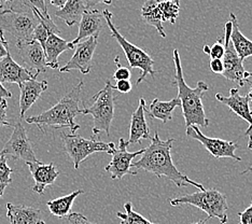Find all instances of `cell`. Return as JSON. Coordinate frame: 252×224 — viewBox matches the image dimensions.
I'll return each mask as SVG.
<instances>
[{
    "mask_svg": "<svg viewBox=\"0 0 252 224\" xmlns=\"http://www.w3.org/2000/svg\"><path fill=\"white\" fill-rule=\"evenodd\" d=\"M141 16L149 25L156 28L158 32L159 33V36L162 38H166V32L163 27L161 12H159L158 9V1H156V0H149V1H146L141 8Z\"/></svg>",
    "mask_w": 252,
    "mask_h": 224,
    "instance_id": "4316f807",
    "label": "cell"
},
{
    "mask_svg": "<svg viewBox=\"0 0 252 224\" xmlns=\"http://www.w3.org/2000/svg\"><path fill=\"white\" fill-rule=\"evenodd\" d=\"M179 106H181V102L178 97L169 101H162L158 98H156L149 105L146 103L144 109L145 112H147L151 119H157L162 121L163 123H166L173 119V111L175 108Z\"/></svg>",
    "mask_w": 252,
    "mask_h": 224,
    "instance_id": "d4e9b609",
    "label": "cell"
},
{
    "mask_svg": "<svg viewBox=\"0 0 252 224\" xmlns=\"http://www.w3.org/2000/svg\"><path fill=\"white\" fill-rule=\"evenodd\" d=\"M49 36H50V33L47 31V28L39 23L37 27L35 28V31H33V32H32V40L33 41H37L43 49Z\"/></svg>",
    "mask_w": 252,
    "mask_h": 224,
    "instance_id": "4dcf8cb0",
    "label": "cell"
},
{
    "mask_svg": "<svg viewBox=\"0 0 252 224\" xmlns=\"http://www.w3.org/2000/svg\"><path fill=\"white\" fill-rule=\"evenodd\" d=\"M83 193H84L83 190H77V191H74L68 195H65V196L49 200L47 203V206L52 215L59 218H66L70 214L74 199H76L79 195H81Z\"/></svg>",
    "mask_w": 252,
    "mask_h": 224,
    "instance_id": "484cf974",
    "label": "cell"
},
{
    "mask_svg": "<svg viewBox=\"0 0 252 224\" xmlns=\"http://www.w3.org/2000/svg\"><path fill=\"white\" fill-rule=\"evenodd\" d=\"M98 3L111 4V1H90V0H68L65 7L59 9L55 16L64 21L67 26H73L76 23L81 21L82 15L88 10L93 9Z\"/></svg>",
    "mask_w": 252,
    "mask_h": 224,
    "instance_id": "ac0fdd59",
    "label": "cell"
},
{
    "mask_svg": "<svg viewBox=\"0 0 252 224\" xmlns=\"http://www.w3.org/2000/svg\"><path fill=\"white\" fill-rule=\"evenodd\" d=\"M16 48L19 50L22 62L24 63L25 68L33 73L40 74L41 72L47 71V61H45L44 51L41 45L37 41H25V42H16Z\"/></svg>",
    "mask_w": 252,
    "mask_h": 224,
    "instance_id": "5bb4252c",
    "label": "cell"
},
{
    "mask_svg": "<svg viewBox=\"0 0 252 224\" xmlns=\"http://www.w3.org/2000/svg\"><path fill=\"white\" fill-rule=\"evenodd\" d=\"M204 52L207 55H209V52H210V47H209V45H205V47H204Z\"/></svg>",
    "mask_w": 252,
    "mask_h": 224,
    "instance_id": "f6af8a7d",
    "label": "cell"
},
{
    "mask_svg": "<svg viewBox=\"0 0 252 224\" xmlns=\"http://www.w3.org/2000/svg\"><path fill=\"white\" fill-rule=\"evenodd\" d=\"M169 203L174 207L192 205L206 212L208 218H216L221 224H226L227 222L228 207L226 196L217 189L203 190L177 198H171Z\"/></svg>",
    "mask_w": 252,
    "mask_h": 224,
    "instance_id": "5b68a950",
    "label": "cell"
},
{
    "mask_svg": "<svg viewBox=\"0 0 252 224\" xmlns=\"http://www.w3.org/2000/svg\"><path fill=\"white\" fill-rule=\"evenodd\" d=\"M12 172L13 170L7 164V158H0V198L2 197L5 188L12 182V178H11Z\"/></svg>",
    "mask_w": 252,
    "mask_h": 224,
    "instance_id": "f546056e",
    "label": "cell"
},
{
    "mask_svg": "<svg viewBox=\"0 0 252 224\" xmlns=\"http://www.w3.org/2000/svg\"><path fill=\"white\" fill-rule=\"evenodd\" d=\"M251 86H250V90H249V93L247 94L248 95V97H249V99H250V102H252V82H250L249 83Z\"/></svg>",
    "mask_w": 252,
    "mask_h": 224,
    "instance_id": "ee69618b",
    "label": "cell"
},
{
    "mask_svg": "<svg viewBox=\"0 0 252 224\" xmlns=\"http://www.w3.org/2000/svg\"><path fill=\"white\" fill-rule=\"evenodd\" d=\"M93 105L82 109L81 114H90L93 117V135L92 139L96 140L100 133L110 135V128L114 117V95L111 82L106 81L105 86L93 97Z\"/></svg>",
    "mask_w": 252,
    "mask_h": 224,
    "instance_id": "52a82bcc",
    "label": "cell"
},
{
    "mask_svg": "<svg viewBox=\"0 0 252 224\" xmlns=\"http://www.w3.org/2000/svg\"><path fill=\"white\" fill-rule=\"evenodd\" d=\"M66 2H67L66 0H51V4L55 5V7H57L59 9L64 8Z\"/></svg>",
    "mask_w": 252,
    "mask_h": 224,
    "instance_id": "60d3db41",
    "label": "cell"
},
{
    "mask_svg": "<svg viewBox=\"0 0 252 224\" xmlns=\"http://www.w3.org/2000/svg\"><path fill=\"white\" fill-rule=\"evenodd\" d=\"M186 134L188 137L202 143L206 150L213 155L215 159L228 158L236 160L238 162L242 160V158L235 153L238 149V143L235 141H227L219 139V138H210L205 136L197 126H190V128H188Z\"/></svg>",
    "mask_w": 252,
    "mask_h": 224,
    "instance_id": "7c38bea8",
    "label": "cell"
},
{
    "mask_svg": "<svg viewBox=\"0 0 252 224\" xmlns=\"http://www.w3.org/2000/svg\"><path fill=\"white\" fill-rule=\"evenodd\" d=\"M7 109H8L7 100L0 99V128H1L2 126H11V124L8 122Z\"/></svg>",
    "mask_w": 252,
    "mask_h": 224,
    "instance_id": "e575fe53",
    "label": "cell"
},
{
    "mask_svg": "<svg viewBox=\"0 0 252 224\" xmlns=\"http://www.w3.org/2000/svg\"><path fill=\"white\" fill-rule=\"evenodd\" d=\"M131 83L128 81V80H120V81H117L116 85H112V89L114 90H118L120 93H123V94H126V93H129V92L131 91Z\"/></svg>",
    "mask_w": 252,
    "mask_h": 224,
    "instance_id": "8d00e7d4",
    "label": "cell"
},
{
    "mask_svg": "<svg viewBox=\"0 0 252 224\" xmlns=\"http://www.w3.org/2000/svg\"><path fill=\"white\" fill-rule=\"evenodd\" d=\"M158 9L161 12L162 21L175 24L180 12V2L176 1H158Z\"/></svg>",
    "mask_w": 252,
    "mask_h": 224,
    "instance_id": "f1b7e54d",
    "label": "cell"
},
{
    "mask_svg": "<svg viewBox=\"0 0 252 224\" xmlns=\"http://www.w3.org/2000/svg\"><path fill=\"white\" fill-rule=\"evenodd\" d=\"M83 85V81H80L55 106L38 116L27 118L25 121L28 124L37 125L42 133H45L48 128H69L71 134H74L80 128V125L74 122V119L82 112L80 106L82 103Z\"/></svg>",
    "mask_w": 252,
    "mask_h": 224,
    "instance_id": "7a4b0ae2",
    "label": "cell"
},
{
    "mask_svg": "<svg viewBox=\"0 0 252 224\" xmlns=\"http://www.w3.org/2000/svg\"><path fill=\"white\" fill-rule=\"evenodd\" d=\"M7 216L11 224H45L41 211L32 207L7 204Z\"/></svg>",
    "mask_w": 252,
    "mask_h": 224,
    "instance_id": "603a6c76",
    "label": "cell"
},
{
    "mask_svg": "<svg viewBox=\"0 0 252 224\" xmlns=\"http://www.w3.org/2000/svg\"><path fill=\"white\" fill-rule=\"evenodd\" d=\"M128 145L129 143L127 140H125L124 138H120L119 147L117 148L114 146L112 148V152L110 154L112 155V160L106 166L105 170L111 175V179L113 180H121L126 175H137V171L131 170V163L136 157L142 155V153L145 152V149H141V150L136 152H128Z\"/></svg>",
    "mask_w": 252,
    "mask_h": 224,
    "instance_id": "8fae6325",
    "label": "cell"
},
{
    "mask_svg": "<svg viewBox=\"0 0 252 224\" xmlns=\"http://www.w3.org/2000/svg\"><path fill=\"white\" fill-rule=\"evenodd\" d=\"M124 208H125L124 214L121 211L117 212L118 218L121 219V223L120 224H157V223L150 222L149 220H147L146 218H144L141 215L137 214L136 211H134L133 204L130 202L125 203Z\"/></svg>",
    "mask_w": 252,
    "mask_h": 224,
    "instance_id": "83f0119b",
    "label": "cell"
},
{
    "mask_svg": "<svg viewBox=\"0 0 252 224\" xmlns=\"http://www.w3.org/2000/svg\"><path fill=\"white\" fill-rule=\"evenodd\" d=\"M67 219L70 224H97L91 222L88 218H85L82 214H79V212H70Z\"/></svg>",
    "mask_w": 252,
    "mask_h": 224,
    "instance_id": "836d02e7",
    "label": "cell"
},
{
    "mask_svg": "<svg viewBox=\"0 0 252 224\" xmlns=\"http://www.w3.org/2000/svg\"><path fill=\"white\" fill-rule=\"evenodd\" d=\"M239 223L238 224H252V200L251 204L244 211L238 212Z\"/></svg>",
    "mask_w": 252,
    "mask_h": 224,
    "instance_id": "d590c367",
    "label": "cell"
},
{
    "mask_svg": "<svg viewBox=\"0 0 252 224\" xmlns=\"http://www.w3.org/2000/svg\"><path fill=\"white\" fill-rule=\"evenodd\" d=\"M175 63V84L178 88V98L181 102L182 114L185 118L186 128L197 126V128H208L209 120L206 116L203 105V96L209 91V86L204 81H198L196 86L192 89L186 83L183 77L182 65L179 51L174 50Z\"/></svg>",
    "mask_w": 252,
    "mask_h": 224,
    "instance_id": "3957f363",
    "label": "cell"
},
{
    "mask_svg": "<svg viewBox=\"0 0 252 224\" xmlns=\"http://www.w3.org/2000/svg\"><path fill=\"white\" fill-rule=\"evenodd\" d=\"M64 151L72 160L74 169H78L80 164L87 159L89 155L97 152H106L111 154L112 148L116 146L113 142H102L95 139H85V138L76 134H66L63 131L61 134Z\"/></svg>",
    "mask_w": 252,
    "mask_h": 224,
    "instance_id": "ba28073f",
    "label": "cell"
},
{
    "mask_svg": "<svg viewBox=\"0 0 252 224\" xmlns=\"http://www.w3.org/2000/svg\"><path fill=\"white\" fill-rule=\"evenodd\" d=\"M98 44V37H91L74 45V53L65 66L60 68L61 72L79 70L82 74H89L93 66V55Z\"/></svg>",
    "mask_w": 252,
    "mask_h": 224,
    "instance_id": "4fadbf2b",
    "label": "cell"
},
{
    "mask_svg": "<svg viewBox=\"0 0 252 224\" xmlns=\"http://www.w3.org/2000/svg\"><path fill=\"white\" fill-rule=\"evenodd\" d=\"M209 67L214 73L222 74L223 72V63L221 60H211L209 63Z\"/></svg>",
    "mask_w": 252,
    "mask_h": 224,
    "instance_id": "f35d334b",
    "label": "cell"
},
{
    "mask_svg": "<svg viewBox=\"0 0 252 224\" xmlns=\"http://www.w3.org/2000/svg\"><path fill=\"white\" fill-rule=\"evenodd\" d=\"M7 5H8V1H4V0H0V12H1V11H3V10H5Z\"/></svg>",
    "mask_w": 252,
    "mask_h": 224,
    "instance_id": "7bdbcfd3",
    "label": "cell"
},
{
    "mask_svg": "<svg viewBox=\"0 0 252 224\" xmlns=\"http://www.w3.org/2000/svg\"><path fill=\"white\" fill-rule=\"evenodd\" d=\"M150 140V146L145 149V152L142 153L139 160L131 163V167L137 170L142 169L149 171L158 178H167L178 188L193 186L197 188L199 191L205 190L203 185L190 179L176 167L171 159V147L175 142V138L162 140L158 131H156Z\"/></svg>",
    "mask_w": 252,
    "mask_h": 224,
    "instance_id": "6da1fadb",
    "label": "cell"
},
{
    "mask_svg": "<svg viewBox=\"0 0 252 224\" xmlns=\"http://www.w3.org/2000/svg\"><path fill=\"white\" fill-rule=\"evenodd\" d=\"M10 157L13 160H22L28 163H38L39 160L33 152L32 145L27 136L26 129L21 122H16L13 126V131L10 139L5 142L2 150L0 151V158Z\"/></svg>",
    "mask_w": 252,
    "mask_h": 224,
    "instance_id": "30bf717a",
    "label": "cell"
},
{
    "mask_svg": "<svg viewBox=\"0 0 252 224\" xmlns=\"http://www.w3.org/2000/svg\"><path fill=\"white\" fill-rule=\"evenodd\" d=\"M48 81H37V79H32L30 81L20 84V116L24 118L27 112L33 103H35L39 97L42 95L43 92L48 89Z\"/></svg>",
    "mask_w": 252,
    "mask_h": 224,
    "instance_id": "ffe728a7",
    "label": "cell"
},
{
    "mask_svg": "<svg viewBox=\"0 0 252 224\" xmlns=\"http://www.w3.org/2000/svg\"><path fill=\"white\" fill-rule=\"evenodd\" d=\"M102 30V15L97 9H91L85 12L79 23V32L76 39L71 41L73 45L91 37H98Z\"/></svg>",
    "mask_w": 252,
    "mask_h": 224,
    "instance_id": "d6986e66",
    "label": "cell"
},
{
    "mask_svg": "<svg viewBox=\"0 0 252 224\" xmlns=\"http://www.w3.org/2000/svg\"><path fill=\"white\" fill-rule=\"evenodd\" d=\"M102 17H104L107 26L111 32L112 38L116 39L120 44V47L123 49L128 66L130 68H138L141 70L140 77L136 81V85H139L146 79L147 76L156 77L157 71L153 67L154 61L152 57L146 51L138 48L137 45L129 42L128 40H126L125 37H123V34H121V32L118 31V28L112 21L113 14L108 9H104V11H102Z\"/></svg>",
    "mask_w": 252,
    "mask_h": 224,
    "instance_id": "8992f818",
    "label": "cell"
},
{
    "mask_svg": "<svg viewBox=\"0 0 252 224\" xmlns=\"http://www.w3.org/2000/svg\"><path fill=\"white\" fill-rule=\"evenodd\" d=\"M38 73H32L25 67L19 65L11 54L0 60V82L3 83H16L18 85L36 79Z\"/></svg>",
    "mask_w": 252,
    "mask_h": 224,
    "instance_id": "9a60e30c",
    "label": "cell"
},
{
    "mask_svg": "<svg viewBox=\"0 0 252 224\" xmlns=\"http://www.w3.org/2000/svg\"><path fill=\"white\" fill-rule=\"evenodd\" d=\"M38 24L32 9L22 1H8L7 8L0 12V32L12 34L16 42L32 41Z\"/></svg>",
    "mask_w": 252,
    "mask_h": 224,
    "instance_id": "277c9868",
    "label": "cell"
},
{
    "mask_svg": "<svg viewBox=\"0 0 252 224\" xmlns=\"http://www.w3.org/2000/svg\"><path fill=\"white\" fill-rule=\"evenodd\" d=\"M9 53V43L7 41V39L4 38V33L2 32H0V60L7 56Z\"/></svg>",
    "mask_w": 252,
    "mask_h": 224,
    "instance_id": "74e56055",
    "label": "cell"
},
{
    "mask_svg": "<svg viewBox=\"0 0 252 224\" xmlns=\"http://www.w3.org/2000/svg\"><path fill=\"white\" fill-rule=\"evenodd\" d=\"M192 224H207V219H205V220H199V221H197V222H194V223H192Z\"/></svg>",
    "mask_w": 252,
    "mask_h": 224,
    "instance_id": "bcb514c9",
    "label": "cell"
},
{
    "mask_svg": "<svg viewBox=\"0 0 252 224\" xmlns=\"http://www.w3.org/2000/svg\"><path fill=\"white\" fill-rule=\"evenodd\" d=\"M116 64L118 65V69L113 73V78L117 80V81H120V80H128L130 78V70L127 67H122L119 63V57L116 59Z\"/></svg>",
    "mask_w": 252,
    "mask_h": 224,
    "instance_id": "d6a6232c",
    "label": "cell"
},
{
    "mask_svg": "<svg viewBox=\"0 0 252 224\" xmlns=\"http://www.w3.org/2000/svg\"><path fill=\"white\" fill-rule=\"evenodd\" d=\"M224 55V44L222 39H218L217 42L210 48L209 56L211 60H222Z\"/></svg>",
    "mask_w": 252,
    "mask_h": 224,
    "instance_id": "1f68e13d",
    "label": "cell"
},
{
    "mask_svg": "<svg viewBox=\"0 0 252 224\" xmlns=\"http://www.w3.org/2000/svg\"><path fill=\"white\" fill-rule=\"evenodd\" d=\"M145 106L146 100L144 98H140L138 107L131 114L129 138L127 140L129 145L130 143H140L142 139H151L150 130H149V126L145 117Z\"/></svg>",
    "mask_w": 252,
    "mask_h": 224,
    "instance_id": "44dd1931",
    "label": "cell"
},
{
    "mask_svg": "<svg viewBox=\"0 0 252 224\" xmlns=\"http://www.w3.org/2000/svg\"><path fill=\"white\" fill-rule=\"evenodd\" d=\"M250 171H252V169H251V170H249V171H248V172H250Z\"/></svg>",
    "mask_w": 252,
    "mask_h": 224,
    "instance_id": "7dc6e473",
    "label": "cell"
},
{
    "mask_svg": "<svg viewBox=\"0 0 252 224\" xmlns=\"http://www.w3.org/2000/svg\"><path fill=\"white\" fill-rule=\"evenodd\" d=\"M230 22L232 24V32L230 37L231 42L234 50L236 51L237 55L239 56V59L244 62L248 57L252 56V41L240 32L237 17L233 12L230 13Z\"/></svg>",
    "mask_w": 252,
    "mask_h": 224,
    "instance_id": "cb8c5ba5",
    "label": "cell"
},
{
    "mask_svg": "<svg viewBox=\"0 0 252 224\" xmlns=\"http://www.w3.org/2000/svg\"><path fill=\"white\" fill-rule=\"evenodd\" d=\"M12 97V93L9 90H7L3 86V84L0 82V99H4V98H11Z\"/></svg>",
    "mask_w": 252,
    "mask_h": 224,
    "instance_id": "ab89813d",
    "label": "cell"
},
{
    "mask_svg": "<svg viewBox=\"0 0 252 224\" xmlns=\"http://www.w3.org/2000/svg\"><path fill=\"white\" fill-rule=\"evenodd\" d=\"M74 49V45L67 41V40L61 38L57 34H50L47 42L44 44V55L47 61V66L51 69H59V57L65 51Z\"/></svg>",
    "mask_w": 252,
    "mask_h": 224,
    "instance_id": "7402d4cb",
    "label": "cell"
},
{
    "mask_svg": "<svg viewBox=\"0 0 252 224\" xmlns=\"http://www.w3.org/2000/svg\"><path fill=\"white\" fill-rule=\"evenodd\" d=\"M248 148L249 149H251V150H252V135L250 136V138H249V142H248ZM252 169V165L250 166V167L249 168H247V169H246L245 171H243L242 172V174H247V172L249 171V170H251Z\"/></svg>",
    "mask_w": 252,
    "mask_h": 224,
    "instance_id": "b9f144b4",
    "label": "cell"
},
{
    "mask_svg": "<svg viewBox=\"0 0 252 224\" xmlns=\"http://www.w3.org/2000/svg\"><path fill=\"white\" fill-rule=\"evenodd\" d=\"M28 168L32 174L35 186L32 187V191L42 195L44 190L49 186H52L60 176V171L57 170L56 166L53 163L42 164L38 163H28Z\"/></svg>",
    "mask_w": 252,
    "mask_h": 224,
    "instance_id": "e0dca14e",
    "label": "cell"
},
{
    "mask_svg": "<svg viewBox=\"0 0 252 224\" xmlns=\"http://www.w3.org/2000/svg\"><path fill=\"white\" fill-rule=\"evenodd\" d=\"M231 32H232V24L231 22H227L224 24V55L222 57L223 63V72L222 76L230 80L232 82H235L238 88H243L246 83H250V79L252 77V72L247 71L244 67L243 61L239 59L236 51L234 50L233 44L231 42Z\"/></svg>",
    "mask_w": 252,
    "mask_h": 224,
    "instance_id": "9c48e42d",
    "label": "cell"
},
{
    "mask_svg": "<svg viewBox=\"0 0 252 224\" xmlns=\"http://www.w3.org/2000/svg\"><path fill=\"white\" fill-rule=\"evenodd\" d=\"M216 99L222 103H224V105L230 108L235 114H237L238 117L245 120L246 122H248L249 128L246 130L245 134L249 135L252 130V112L250 111L249 108L250 99L248 95L242 96L239 94L238 89L233 88L230 91V96L217 94Z\"/></svg>",
    "mask_w": 252,
    "mask_h": 224,
    "instance_id": "2e32d148",
    "label": "cell"
}]
</instances>
